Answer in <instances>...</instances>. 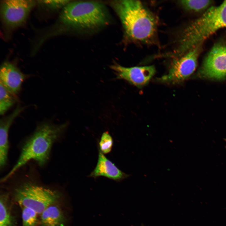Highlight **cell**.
I'll list each match as a JSON object with an SVG mask.
<instances>
[{
	"label": "cell",
	"mask_w": 226,
	"mask_h": 226,
	"mask_svg": "<svg viewBox=\"0 0 226 226\" xmlns=\"http://www.w3.org/2000/svg\"><path fill=\"white\" fill-rule=\"evenodd\" d=\"M223 28H226V1L219 6L209 8L201 17L184 28L170 56L174 58L182 56Z\"/></svg>",
	"instance_id": "obj_1"
},
{
	"label": "cell",
	"mask_w": 226,
	"mask_h": 226,
	"mask_svg": "<svg viewBox=\"0 0 226 226\" xmlns=\"http://www.w3.org/2000/svg\"><path fill=\"white\" fill-rule=\"evenodd\" d=\"M67 126L66 123L56 124L48 122L38 125L24 144L16 164L1 181H6L19 168L32 159L40 165H44L49 159L53 144L60 137Z\"/></svg>",
	"instance_id": "obj_2"
},
{
	"label": "cell",
	"mask_w": 226,
	"mask_h": 226,
	"mask_svg": "<svg viewBox=\"0 0 226 226\" xmlns=\"http://www.w3.org/2000/svg\"><path fill=\"white\" fill-rule=\"evenodd\" d=\"M116 9L126 35L131 39L148 43L154 37L157 26L156 18L140 1H120L116 4Z\"/></svg>",
	"instance_id": "obj_3"
},
{
	"label": "cell",
	"mask_w": 226,
	"mask_h": 226,
	"mask_svg": "<svg viewBox=\"0 0 226 226\" xmlns=\"http://www.w3.org/2000/svg\"><path fill=\"white\" fill-rule=\"evenodd\" d=\"M67 25L82 29H91L103 25L107 17L102 5L95 2L80 1L64 6L60 17Z\"/></svg>",
	"instance_id": "obj_4"
},
{
	"label": "cell",
	"mask_w": 226,
	"mask_h": 226,
	"mask_svg": "<svg viewBox=\"0 0 226 226\" xmlns=\"http://www.w3.org/2000/svg\"><path fill=\"white\" fill-rule=\"evenodd\" d=\"M61 196L57 190L30 182L17 186L12 194L13 200L21 207L31 208L39 215L49 206L59 202Z\"/></svg>",
	"instance_id": "obj_5"
},
{
	"label": "cell",
	"mask_w": 226,
	"mask_h": 226,
	"mask_svg": "<svg viewBox=\"0 0 226 226\" xmlns=\"http://www.w3.org/2000/svg\"><path fill=\"white\" fill-rule=\"evenodd\" d=\"M202 44L191 49L183 55L175 58L168 73L159 78L160 82L172 84L181 82L194 71L198 57L202 51Z\"/></svg>",
	"instance_id": "obj_6"
},
{
	"label": "cell",
	"mask_w": 226,
	"mask_h": 226,
	"mask_svg": "<svg viewBox=\"0 0 226 226\" xmlns=\"http://www.w3.org/2000/svg\"><path fill=\"white\" fill-rule=\"evenodd\" d=\"M197 75L202 78H226V43L215 44L205 58Z\"/></svg>",
	"instance_id": "obj_7"
},
{
	"label": "cell",
	"mask_w": 226,
	"mask_h": 226,
	"mask_svg": "<svg viewBox=\"0 0 226 226\" xmlns=\"http://www.w3.org/2000/svg\"><path fill=\"white\" fill-rule=\"evenodd\" d=\"M34 1L6 0L1 3V13L6 24L12 28L18 27L26 20L32 8Z\"/></svg>",
	"instance_id": "obj_8"
},
{
	"label": "cell",
	"mask_w": 226,
	"mask_h": 226,
	"mask_svg": "<svg viewBox=\"0 0 226 226\" xmlns=\"http://www.w3.org/2000/svg\"><path fill=\"white\" fill-rule=\"evenodd\" d=\"M110 67L115 73L116 78L125 80L138 88L146 85L155 73L153 66L126 67L115 64Z\"/></svg>",
	"instance_id": "obj_9"
},
{
	"label": "cell",
	"mask_w": 226,
	"mask_h": 226,
	"mask_svg": "<svg viewBox=\"0 0 226 226\" xmlns=\"http://www.w3.org/2000/svg\"><path fill=\"white\" fill-rule=\"evenodd\" d=\"M130 176V175L127 174L120 170L99 150L96 165L88 176L95 179L103 176L116 181H120Z\"/></svg>",
	"instance_id": "obj_10"
},
{
	"label": "cell",
	"mask_w": 226,
	"mask_h": 226,
	"mask_svg": "<svg viewBox=\"0 0 226 226\" xmlns=\"http://www.w3.org/2000/svg\"><path fill=\"white\" fill-rule=\"evenodd\" d=\"M25 78L24 75L9 62H4L0 67V83L12 94L19 91Z\"/></svg>",
	"instance_id": "obj_11"
},
{
	"label": "cell",
	"mask_w": 226,
	"mask_h": 226,
	"mask_svg": "<svg viewBox=\"0 0 226 226\" xmlns=\"http://www.w3.org/2000/svg\"><path fill=\"white\" fill-rule=\"evenodd\" d=\"M24 108L18 105L9 115L3 117L0 121V166L3 168L6 164L8 149V133L9 129L15 119Z\"/></svg>",
	"instance_id": "obj_12"
},
{
	"label": "cell",
	"mask_w": 226,
	"mask_h": 226,
	"mask_svg": "<svg viewBox=\"0 0 226 226\" xmlns=\"http://www.w3.org/2000/svg\"><path fill=\"white\" fill-rule=\"evenodd\" d=\"M59 203L49 206L40 213L39 226H66V218Z\"/></svg>",
	"instance_id": "obj_13"
},
{
	"label": "cell",
	"mask_w": 226,
	"mask_h": 226,
	"mask_svg": "<svg viewBox=\"0 0 226 226\" xmlns=\"http://www.w3.org/2000/svg\"><path fill=\"white\" fill-rule=\"evenodd\" d=\"M0 198V226H17L8 194L3 193Z\"/></svg>",
	"instance_id": "obj_14"
},
{
	"label": "cell",
	"mask_w": 226,
	"mask_h": 226,
	"mask_svg": "<svg viewBox=\"0 0 226 226\" xmlns=\"http://www.w3.org/2000/svg\"><path fill=\"white\" fill-rule=\"evenodd\" d=\"M180 3L185 9L188 10L200 12L206 9L213 3V1L209 0H183L180 1Z\"/></svg>",
	"instance_id": "obj_15"
},
{
	"label": "cell",
	"mask_w": 226,
	"mask_h": 226,
	"mask_svg": "<svg viewBox=\"0 0 226 226\" xmlns=\"http://www.w3.org/2000/svg\"><path fill=\"white\" fill-rule=\"evenodd\" d=\"M10 93L0 83V114L4 115L15 104V100Z\"/></svg>",
	"instance_id": "obj_16"
},
{
	"label": "cell",
	"mask_w": 226,
	"mask_h": 226,
	"mask_svg": "<svg viewBox=\"0 0 226 226\" xmlns=\"http://www.w3.org/2000/svg\"><path fill=\"white\" fill-rule=\"evenodd\" d=\"M22 209V226H39V214L33 209L26 207Z\"/></svg>",
	"instance_id": "obj_17"
},
{
	"label": "cell",
	"mask_w": 226,
	"mask_h": 226,
	"mask_svg": "<svg viewBox=\"0 0 226 226\" xmlns=\"http://www.w3.org/2000/svg\"><path fill=\"white\" fill-rule=\"evenodd\" d=\"M113 144V139L108 131L104 132L99 143V150L104 154H107L111 151Z\"/></svg>",
	"instance_id": "obj_18"
},
{
	"label": "cell",
	"mask_w": 226,
	"mask_h": 226,
	"mask_svg": "<svg viewBox=\"0 0 226 226\" xmlns=\"http://www.w3.org/2000/svg\"><path fill=\"white\" fill-rule=\"evenodd\" d=\"M67 0H46L42 1L43 3L50 8H56L65 6L69 3Z\"/></svg>",
	"instance_id": "obj_19"
},
{
	"label": "cell",
	"mask_w": 226,
	"mask_h": 226,
	"mask_svg": "<svg viewBox=\"0 0 226 226\" xmlns=\"http://www.w3.org/2000/svg\"><path fill=\"white\" fill-rule=\"evenodd\" d=\"M224 140L225 141V142H226V138L224 139Z\"/></svg>",
	"instance_id": "obj_20"
}]
</instances>
